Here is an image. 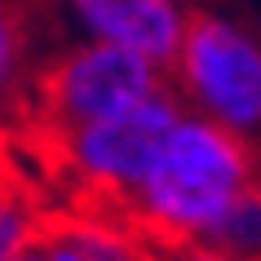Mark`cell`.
<instances>
[{"mask_svg":"<svg viewBox=\"0 0 261 261\" xmlns=\"http://www.w3.org/2000/svg\"><path fill=\"white\" fill-rule=\"evenodd\" d=\"M257 177L261 164L252 142L226 133L195 111H181L155 164L128 195V208L160 244H199Z\"/></svg>","mask_w":261,"mask_h":261,"instance_id":"cell-1","label":"cell"},{"mask_svg":"<svg viewBox=\"0 0 261 261\" xmlns=\"http://www.w3.org/2000/svg\"><path fill=\"white\" fill-rule=\"evenodd\" d=\"M168 89L186 111L261 146V36L239 18L195 9L168 62Z\"/></svg>","mask_w":261,"mask_h":261,"instance_id":"cell-2","label":"cell"},{"mask_svg":"<svg viewBox=\"0 0 261 261\" xmlns=\"http://www.w3.org/2000/svg\"><path fill=\"white\" fill-rule=\"evenodd\" d=\"M181 111H186L181 97L164 84L120 115L62 128V155L84 186L102 191L107 199H128L138 191V181L146 177V168L155 164V155Z\"/></svg>","mask_w":261,"mask_h":261,"instance_id":"cell-3","label":"cell"},{"mask_svg":"<svg viewBox=\"0 0 261 261\" xmlns=\"http://www.w3.org/2000/svg\"><path fill=\"white\" fill-rule=\"evenodd\" d=\"M168 84V71L151 58L102 40H75L44 75V107L58 128L107 120L138 107L142 97Z\"/></svg>","mask_w":261,"mask_h":261,"instance_id":"cell-4","label":"cell"},{"mask_svg":"<svg viewBox=\"0 0 261 261\" xmlns=\"http://www.w3.org/2000/svg\"><path fill=\"white\" fill-rule=\"evenodd\" d=\"M62 9L80 40L133 49L164 71L191 18V9H181L177 0H62Z\"/></svg>","mask_w":261,"mask_h":261,"instance_id":"cell-5","label":"cell"},{"mask_svg":"<svg viewBox=\"0 0 261 261\" xmlns=\"http://www.w3.org/2000/svg\"><path fill=\"white\" fill-rule=\"evenodd\" d=\"M58 230L71 239V248L80 252V261H151L146 244L138 234L107 217H75Z\"/></svg>","mask_w":261,"mask_h":261,"instance_id":"cell-6","label":"cell"},{"mask_svg":"<svg viewBox=\"0 0 261 261\" xmlns=\"http://www.w3.org/2000/svg\"><path fill=\"white\" fill-rule=\"evenodd\" d=\"M204 244L230 252L234 261H261V177L239 191V199L221 213Z\"/></svg>","mask_w":261,"mask_h":261,"instance_id":"cell-7","label":"cell"},{"mask_svg":"<svg viewBox=\"0 0 261 261\" xmlns=\"http://www.w3.org/2000/svg\"><path fill=\"white\" fill-rule=\"evenodd\" d=\"M27 84V27L14 0H0V115H9Z\"/></svg>","mask_w":261,"mask_h":261,"instance_id":"cell-8","label":"cell"},{"mask_svg":"<svg viewBox=\"0 0 261 261\" xmlns=\"http://www.w3.org/2000/svg\"><path fill=\"white\" fill-rule=\"evenodd\" d=\"M40 234L44 230H40L36 208H31L18 191L0 186V257H5V252H27Z\"/></svg>","mask_w":261,"mask_h":261,"instance_id":"cell-9","label":"cell"},{"mask_svg":"<svg viewBox=\"0 0 261 261\" xmlns=\"http://www.w3.org/2000/svg\"><path fill=\"white\" fill-rule=\"evenodd\" d=\"M168 261H234L230 252H221V248L213 244H173V252H168Z\"/></svg>","mask_w":261,"mask_h":261,"instance_id":"cell-10","label":"cell"},{"mask_svg":"<svg viewBox=\"0 0 261 261\" xmlns=\"http://www.w3.org/2000/svg\"><path fill=\"white\" fill-rule=\"evenodd\" d=\"M0 261H31V248H27V252H5Z\"/></svg>","mask_w":261,"mask_h":261,"instance_id":"cell-11","label":"cell"},{"mask_svg":"<svg viewBox=\"0 0 261 261\" xmlns=\"http://www.w3.org/2000/svg\"><path fill=\"white\" fill-rule=\"evenodd\" d=\"M177 5H181V9H191V14H195V9H199L204 0H177Z\"/></svg>","mask_w":261,"mask_h":261,"instance_id":"cell-12","label":"cell"}]
</instances>
